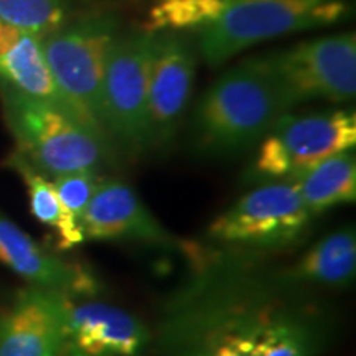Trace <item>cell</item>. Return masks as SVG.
Here are the masks:
<instances>
[{"instance_id":"cell-1","label":"cell","mask_w":356,"mask_h":356,"mask_svg":"<svg viewBox=\"0 0 356 356\" xmlns=\"http://www.w3.org/2000/svg\"><path fill=\"white\" fill-rule=\"evenodd\" d=\"M333 332L325 302L286 269L226 257L167 300L150 345L157 356H318Z\"/></svg>"},{"instance_id":"cell-2","label":"cell","mask_w":356,"mask_h":356,"mask_svg":"<svg viewBox=\"0 0 356 356\" xmlns=\"http://www.w3.org/2000/svg\"><path fill=\"white\" fill-rule=\"evenodd\" d=\"M291 106L266 58L225 73L202 97L193 118V142L204 155H233L262 139Z\"/></svg>"},{"instance_id":"cell-3","label":"cell","mask_w":356,"mask_h":356,"mask_svg":"<svg viewBox=\"0 0 356 356\" xmlns=\"http://www.w3.org/2000/svg\"><path fill=\"white\" fill-rule=\"evenodd\" d=\"M3 118L15 139V152L44 177L95 170L114 159L113 142L66 106L26 96L0 84Z\"/></svg>"},{"instance_id":"cell-4","label":"cell","mask_w":356,"mask_h":356,"mask_svg":"<svg viewBox=\"0 0 356 356\" xmlns=\"http://www.w3.org/2000/svg\"><path fill=\"white\" fill-rule=\"evenodd\" d=\"M348 15L343 0H228L216 20L200 29L198 48L210 66L252 44L320 29Z\"/></svg>"},{"instance_id":"cell-5","label":"cell","mask_w":356,"mask_h":356,"mask_svg":"<svg viewBox=\"0 0 356 356\" xmlns=\"http://www.w3.org/2000/svg\"><path fill=\"white\" fill-rule=\"evenodd\" d=\"M115 37L118 24L113 17L92 15L40 38L44 61L61 96L84 121L101 131L102 83Z\"/></svg>"},{"instance_id":"cell-6","label":"cell","mask_w":356,"mask_h":356,"mask_svg":"<svg viewBox=\"0 0 356 356\" xmlns=\"http://www.w3.org/2000/svg\"><path fill=\"white\" fill-rule=\"evenodd\" d=\"M154 33L118 35L111 44L102 83L101 126L111 142L132 155L150 149L147 97Z\"/></svg>"},{"instance_id":"cell-7","label":"cell","mask_w":356,"mask_h":356,"mask_svg":"<svg viewBox=\"0 0 356 356\" xmlns=\"http://www.w3.org/2000/svg\"><path fill=\"white\" fill-rule=\"evenodd\" d=\"M356 144L353 111L282 115L264 136L249 181H284Z\"/></svg>"},{"instance_id":"cell-8","label":"cell","mask_w":356,"mask_h":356,"mask_svg":"<svg viewBox=\"0 0 356 356\" xmlns=\"http://www.w3.org/2000/svg\"><path fill=\"white\" fill-rule=\"evenodd\" d=\"M310 221L312 215L296 186L270 181L256 186L213 220L208 236L241 249L274 251L299 243Z\"/></svg>"},{"instance_id":"cell-9","label":"cell","mask_w":356,"mask_h":356,"mask_svg":"<svg viewBox=\"0 0 356 356\" xmlns=\"http://www.w3.org/2000/svg\"><path fill=\"white\" fill-rule=\"evenodd\" d=\"M266 63L277 79L291 109L314 99L340 102L355 97V33L300 43L291 50L267 56Z\"/></svg>"},{"instance_id":"cell-10","label":"cell","mask_w":356,"mask_h":356,"mask_svg":"<svg viewBox=\"0 0 356 356\" xmlns=\"http://www.w3.org/2000/svg\"><path fill=\"white\" fill-rule=\"evenodd\" d=\"M73 297L33 286L0 307V356H68Z\"/></svg>"},{"instance_id":"cell-11","label":"cell","mask_w":356,"mask_h":356,"mask_svg":"<svg viewBox=\"0 0 356 356\" xmlns=\"http://www.w3.org/2000/svg\"><path fill=\"white\" fill-rule=\"evenodd\" d=\"M195 70L197 55L188 37L175 32L154 33L147 97L150 149L167 145L175 136L188 106Z\"/></svg>"},{"instance_id":"cell-12","label":"cell","mask_w":356,"mask_h":356,"mask_svg":"<svg viewBox=\"0 0 356 356\" xmlns=\"http://www.w3.org/2000/svg\"><path fill=\"white\" fill-rule=\"evenodd\" d=\"M84 239L136 241L175 249L180 241L152 215L126 181L101 180L81 218Z\"/></svg>"},{"instance_id":"cell-13","label":"cell","mask_w":356,"mask_h":356,"mask_svg":"<svg viewBox=\"0 0 356 356\" xmlns=\"http://www.w3.org/2000/svg\"><path fill=\"white\" fill-rule=\"evenodd\" d=\"M150 343L152 332L127 310L101 300L71 299L68 356H142Z\"/></svg>"},{"instance_id":"cell-14","label":"cell","mask_w":356,"mask_h":356,"mask_svg":"<svg viewBox=\"0 0 356 356\" xmlns=\"http://www.w3.org/2000/svg\"><path fill=\"white\" fill-rule=\"evenodd\" d=\"M0 264L26 282L48 291L61 292L73 299L95 296L99 284L95 275L74 262L63 261L55 252L40 246L30 234L0 211Z\"/></svg>"},{"instance_id":"cell-15","label":"cell","mask_w":356,"mask_h":356,"mask_svg":"<svg viewBox=\"0 0 356 356\" xmlns=\"http://www.w3.org/2000/svg\"><path fill=\"white\" fill-rule=\"evenodd\" d=\"M0 84L17 89L26 96L73 109L53 81L50 68L44 61L40 38L2 20H0Z\"/></svg>"},{"instance_id":"cell-16","label":"cell","mask_w":356,"mask_h":356,"mask_svg":"<svg viewBox=\"0 0 356 356\" xmlns=\"http://www.w3.org/2000/svg\"><path fill=\"white\" fill-rule=\"evenodd\" d=\"M286 270L289 277L307 287L350 286L356 273L355 228L345 226L325 236Z\"/></svg>"},{"instance_id":"cell-17","label":"cell","mask_w":356,"mask_h":356,"mask_svg":"<svg viewBox=\"0 0 356 356\" xmlns=\"http://www.w3.org/2000/svg\"><path fill=\"white\" fill-rule=\"evenodd\" d=\"M284 181L296 186L312 218L338 204L353 203L356 200L355 152L350 149L338 152Z\"/></svg>"},{"instance_id":"cell-18","label":"cell","mask_w":356,"mask_h":356,"mask_svg":"<svg viewBox=\"0 0 356 356\" xmlns=\"http://www.w3.org/2000/svg\"><path fill=\"white\" fill-rule=\"evenodd\" d=\"M8 167L13 168L24 180L26 193H29L30 210L32 215L55 231L58 236V248L68 251L78 244L84 243L81 225L74 220V216L66 210L65 204L58 197L51 180L43 173L30 165L20 154L13 152L7 160Z\"/></svg>"},{"instance_id":"cell-19","label":"cell","mask_w":356,"mask_h":356,"mask_svg":"<svg viewBox=\"0 0 356 356\" xmlns=\"http://www.w3.org/2000/svg\"><path fill=\"white\" fill-rule=\"evenodd\" d=\"M68 0H0V20L38 38L66 24Z\"/></svg>"},{"instance_id":"cell-20","label":"cell","mask_w":356,"mask_h":356,"mask_svg":"<svg viewBox=\"0 0 356 356\" xmlns=\"http://www.w3.org/2000/svg\"><path fill=\"white\" fill-rule=\"evenodd\" d=\"M228 0H157L149 13L145 32L203 29L220 17Z\"/></svg>"},{"instance_id":"cell-21","label":"cell","mask_w":356,"mask_h":356,"mask_svg":"<svg viewBox=\"0 0 356 356\" xmlns=\"http://www.w3.org/2000/svg\"><path fill=\"white\" fill-rule=\"evenodd\" d=\"M101 180L99 172L76 170L53 177L51 184L66 210L74 216V220L81 222L84 210L88 208Z\"/></svg>"}]
</instances>
